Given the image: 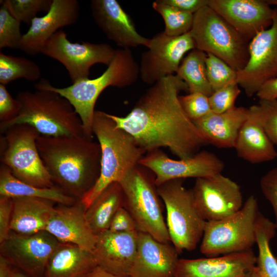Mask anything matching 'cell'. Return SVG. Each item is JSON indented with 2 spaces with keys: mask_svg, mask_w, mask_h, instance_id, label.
Listing matches in <instances>:
<instances>
[{
  "mask_svg": "<svg viewBox=\"0 0 277 277\" xmlns=\"http://www.w3.org/2000/svg\"><path fill=\"white\" fill-rule=\"evenodd\" d=\"M0 196L39 198L64 205H72L77 201L56 186L39 188L26 183L14 176L10 169L3 164L0 167Z\"/></svg>",
  "mask_w": 277,
  "mask_h": 277,
  "instance_id": "83f0119b",
  "label": "cell"
},
{
  "mask_svg": "<svg viewBox=\"0 0 277 277\" xmlns=\"http://www.w3.org/2000/svg\"><path fill=\"white\" fill-rule=\"evenodd\" d=\"M12 210V199L0 196V243L7 238L11 231Z\"/></svg>",
  "mask_w": 277,
  "mask_h": 277,
  "instance_id": "7bdbcfd3",
  "label": "cell"
},
{
  "mask_svg": "<svg viewBox=\"0 0 277 277\" xmlns=\"http://www.w3.org/2000/svg\"><path fill=\"white\" fill-rule=\"evenodd\" d=\"M86 277H121L114 275L97 266Z\"/></svg>",
  "mask_w": 277,
  "mask_h": 277,
  "instance_id": "7dc6e473",
  "label": "cell"
},
{
  "mask_svg": "<svg viewBox=\"0 0 277 277\" xmlns=\"http://www.w3.org/2000/svg\"><path fill=\"white\" fill-rule=\"evenodd\" d=\"M108 230L114 232L138 231L134 219L124 207L119 209L115 214Z\"/></svg>",
  "mask_w": 277,
  "mask_h": 277,
  "instance_id": "b9f144b4",
  "label": "cell"
},
{
  "mask_svg": "<svg viewBox=\"0 0 277 277\" xmlns=\"http://www.w3.org/2000/svg\"><path fill=\"white\" fill-rule=\"evenodd\" d=\"M139 164L153 173L157 187L170 180L196 179L222 173L224 168L223 162L218 156L206 150L187 159L173 160L157 149L146 152Z\"/></svg>",
  "mask_w": 277,
  "mask_h": 277,
  "instance_id": "9a60e30c",
  "label": "cell"
},
{
  "mask_svg": "<svg viewBox=\"0 0 277 277\" xmlns=\"http://www.w3.org/2000/svg\"><path fill=\"white\" fill-rule=\"evenodd\" d=\"M157 189L166 209L170 242L179 254L194 250L203 237L206 221L196 208L192 190L184 187L182 179L167 181Z\"/></svg>",
  "mask_w": 277,
  "mask_h": 277,
  "instance_id": "ba28073f",
  "label": "cell"
},
{
  "mask_svg": "<svg viewBox=\"0 0 277 277\" xmlns=\"http://www.w3.org/2000/svg\"><path fill=\"white\" fill-rule=\"evenodd\" d=\"M36 144L54 185L81 200L100 175L101 150L98 142L84 135H40Z\"/></svg>",
  "mask_w": 277,
  "mask_h": 277,
  "instance_id": "7a4b0ae2",
  "label": "cell"
},
{
  "mask_svg": "<svg viewBox=\"0 0 277 277\" xmlns=\"http://www.w3.org/2000/svg\"><path fill=\"white\" fill-rule=\"evenodd\" d=\"M182 91H188L185 83L176 74L168 75L148 88L126 116L108 115L146 152L166 147L178 158L187 159L209 143L184 111Z\"/></svg>",
  "mask_w": 277,
  "mask_h": 277,
  "instance_id": "6da1fadb",
  "label": "cell"
},
{
  "mask_svg": "<svg viewBox=\"0 0 277 277\" xmlns=\"http://www.w3.org/2000/svg\"><path fill=\"white\" fill-rule=\"evenodd\" d=\"M276 230L274 223L259 212L255 227L258 248L256 266L262 277H277V258L274 256L270 246Z\"/></svg>",
  "mask_w": 277,
  "mask_h": 277,
  "instance_id": "4dcf8cb0",
  "label": "cell"
},
{
  "mask_svg": "<svg viewBox=\"0 0 277 277\" xmlns=\"http://www.w3.org/2000/svg\"><path fill=\"white\" fill-rule=\"evenodd\" d=\"M116 50L106 43H72L60 30L47 42L41 53L60 62L66 69L72 84L89 78L91 67L96 64L107 66Z\"/></svg>",
  "mask_w": 277,
  "mask_h": 277,
  "instance_id": "8fae6325",
  "label": "cell"
},
{
  "mask_svg": "<svg viewBox=\"0 0 277 277\" xmlns=\"http://www.w3.org/2000/svg\"><path fill=\"white\" fill-rule=\"evenodd\" d=\"M246 66L237 72V83L251 97L265 83L277 78V8L271 26L249 42Z\"/></svg>",
  "mask_w": 277,
  "mask_h": 277,
  "instance_id": "7c38bea8",
  "label": "cell"
},
{
  "mask_svg": "<svg viewBox=\"0 0 277 277\" xmlns=\"http://www.w3.org/2000/svg\"><path fill=\"white\" fill-rule=\"evenodd\" d=\"M80 9L77 0H52L46 14L32 21L28 30L23 35L18 49L31 55L41 53L47 42L61 28L76 23Z\"/></svg>",
  "mask_w": 277,
  "mask_h": 277,
  "instance_id": "d6986e66",
  "label": "cell"
},
{
  "mask_svg": "<svg viewBox=\"0 0 277 277\" xmlns=\"http://www.w3.org/2000/svg\"><path fill=\"white\" fill-rule=\"evenodd\" d=\"M138 232L107 230L98 234L92 251L97 266L114 275L130 277L136 255Z\"/></svg>",
  "mask_w": 277,
  "mask_h": 277,
  "instance_id": "ffe728a7",
  "label": "cell"
},
{
  "mask_svg": "<svg viewBox=\"0 0 277 277\" xmlns=\"http://www.w3.org/2000/svg\"><path fill=\"white\" fill-rule=\"evenodd\" d=\"M241 90L237 83L232 84L217 90L208 97L212 112L221 113L234 107L236 99Z\"/></svg>",
  "mask_w": 277,
  "mask_h": 277,
  "instance_id": "f35d334b",
  "label": "cell"
},
{
  "mask_svg": "<svg viewBox=\"0 0 277 277\" xmlns=\"http://www.w3.org/2000/svg\"><path fill=\"white\" fill-rule=\"evenodd\" d=\"M15 98L21 103L20 112L11 121L0 123L1 133L12 125L26 124L45 136L84 135L81 120L73 106L57 92L50 90L20 91Z\"/></svg>",
  "mask_w": 277,
  "mask_h": 277,
  "instance_id": "5b68a950",
  "label": "cell"
},
{
  "mask_svg": "<svg viewBox=\"0 0 277 277\" xmlns=\"http://www.w3.org/2000/svg\"><path fill=\"white\" fill-rule=\"evenodd\" d=\"M256 95L260 100H277V78L265 83Z\"/></svg>",
  "mask_w": 277,
  "mask_h": 277,
  "instance_id": "f6af8a7d",
  "label": "cell"
},
{
  "mask_svg": "<svg viewBox=\"0 0 277 277\" xmlns=\"http://www.w3.org/2000/svg\"><path fill=\"white\" fill-rule=\"evenodd\" d=\"M259 212L257 200L252 195L233 214L206 222L201 252L207 257H214L251 250L256 244L255 227Z\"/></svg>",
  "mask_w": 277,
  "mask_h": 277,
  "instance_id": "9c48e42d",
  "label": "cell"
},
{
  "mask_svg": "<svg viewBox=\"0 0 277 277\" xmlns=\"http://www.w3.org/2000/svg\"><path fill=\"white\" fill-rule=\"evenodd\" d=\"M41 134L26 124L12 125L1 133V164L8 167L19 180L39 188L54 185L45 168L37 147Z\"/></svg>",
  "mask_w": 277,
  "mask_h": 277,
  "instance_id": "30bf717a",
  "label": "cell"
},
{
  "mask_svg": "<svg viewBox=\"0 0 277 277\" xmlns=\"http://www.w3.org/2000/svg\"><path fill=\"white\" fill-rule=\"evenodd\" d=\"M97 266L92 252L61 243L51 256L44 277H86Z\"/></svg>",
  "mask_w": 277,
  "mask_h": 277,
  "instance_id": "484cf974",
  "label": "cell"
},
{
  "mask_svg": "<svg viewBox=\"0 0 277 277\" xmlns=\"http://www.w3.org/2000/svg\"><path fill=\"white\" fill-rule=\"evenodd\" d=\"M61 243L46 230L31 234L11 231L1 243V255L29 276L44 277L48 262Z\"/></svg>",
  "mask_w": 277,
  "mask_h": 277,
  "instance_id": "5bb4252c",
  "label": "cell"
},
{
  "mask_svg": "<svg viewBox=\"0 0 277 277\" xmlns=\"http://www.w3.org/2000/svg\"><path fill=\"white\" fill-rule=\"evenodd\" d=\"M41 71L33 61L22 56H15L0 52V84L7 85L18 78L31 82L40 78Z\"/></svg>",
  "mask_w": 277,
  "mask_h": 277,
  "instance_id": "1f68e13d",
  "label": "cell"
},
{
  "mask_svg": "<svg viewBox=\"0 0 277 277\" xmlns=\"http://www.w3.org/2000/svg\"><path fill=\"white\" fill-rule=\"evenodd\" d=\"M10 264L0 255V277H11Z\"/></svg>",
  "mask_w": 277,
  "mask_h": 277,
  "instance_id": "bcb514c9",
  "label": "cell"
},
{
  "mask_svg": "<svg viewBox=\"0 0 277 277\" xmlns=\"http://www.w3.org/2000/svg\"><path fill=\"white\" fill-rule=\"evenodd\" d=\"M267 2L270 5H274L277 8V0H267Z\"/></svg>",
  "mask_w": 277,
  "mask_h": 277,
  "instance_id": "681fc988",
  "label": "cell"
},
{
  "mask_svg": "<svg viewBox=\"0 0 277 277\" xmlns=\"http://www.w3.org/2000/svg\"><path fill=\"white\" fill-rule=\"evenodd\" d=\"M260 187L264 196L272 207L277 230V167L272 169L262 177Z\"/></svg>",
  "mask_w": 277,
  "mask_h": 277,
  "instance_id": "60d3db41",
  "label": "cell"
},
{
  "mask_svg": "<svg viewBox=\"0 0 277 277\" xmlns=\"http://www.w3.org/2000/svg\"><path fill=\"white\" fill-rule=\"evenodd\" d=\"M206 67L207 78L213 92L237 83V71L217 56L207 54Z\"/></svg>",
  "mask_w": 277,
  "mask_h": 277,
  "instance_id": "836d02e7",
  "label": "cell"
},
{
  "mask_svg": "<svg viewBox=\"0 0 277 277\" xmlns=\"http://www.w3.org/2000/svg\"><path fill=\"white\" fill-rule=\"evenodd\" d=\"M207 54L196 48L182 60L176 75L187 85L189 93L199 92L210 96L213 92L206 67Z\"/></svg>",
  "mask_w": 277,
  "mask_h": 277,
  "instance_id": "f546056e",
  "label": "cell"
},
{
  "mask_svg": "<svg viewBox=\"0 0 277 277\" xmlns=\"http://www.w3.org/2000/svg\"><path fill=\"white\" fill-rule=\"evenodd\" d=\"M234 148L239 157L251 164L270 161L277 157L274 144L261 124L249 113Z\"/></svg>",
  "mask_w": 277,
  "mask_h": 277,
  "instance_id": "4316f807",
  "label": "cell"
},
{
  "mask_svg": "<svg viewBox=\"0 0 277 277\" xmlns=\"http://www.w3.org/2000/svg\"><path fill=\"white\" fill-rule=\"evenodd\" d=\"M11 277H31L21 271L12 270Z\"/></svg>",
  "mask_w": 277,
  "mask_h": 277,
  "instance_id": "c3c4849f",
  "label": "cell"
},
{
  "mask_svg": "<svg viewBox=\"0 0 277 277\" xmlns=\"http://www.w3.org/2000/svg\"><path fill=\"white\" fill-rule=\"evenodd\" d=\"M122 207H124L122 187L119 183H113L102 191L86 211L88 223L96 236L108 230L113 217Z\"/></svg>",
  "mask_w": 277,
  "mask_h": 277,
  "instance_id": "f1b7e54d",
  "label": "cell"
},
{
  "mask_svg": "<svg viewBox=\"0 0 277 277\" xmlns=\"http://www.w3.org/2000/svg\"><path fill=\"white\" fill-rule=\"evenodd\" d=\"M12 199L11 231L21 234H31L46 230L55 209L54 202L30 197Z\"/></svg>",
  "mask_w": 277,
  "mask_h": 277,
  "instance_id": "d4e9b609",
  "label": "cell"
},
{
  "mask_svg": "<svg viewBox=\"0 0 277 277\" xmlns=\"http://www.w3.org/2000/svg\"><path fill=\"white\" fill-rule=\"evenodd\" d=\"M86 211L81 200L70 205L59 204L55 207L46 231L61 243L74 244L92 252L97 236L90 227Z\"/></svg>",
  "mask_w": 277,
  "mask_h": 277,
  "instance_id": "7402d4cb",
  "label": "cell"
},
{
  "mask_svg": "<svg viewBox=\"0 0 277 277\" xmlns=\"http://www.w3.org/2000/svg\"><path fill=\"white\" fill-rule=\"evenodd\" d=\"M21 109V103L11 96L5 85L0 84V123L9 122L16 117Z\"/></svg>",
  "mask_w": 277,
  "mask_h": 277,
  "instance_id": "ab89813d",
  "label": "cell"
},
{
  "mask_svg": "<svg viewBox=\"0 0 277 277\" xmlns=\"http://www.w3.org/2000/svg\"><path fill=\"white\" fill-rule=\"evenodd\" d=\"M191 190L196 208L206 222L230 216L244 204L239 185L222 173L196 179Z\"/></svg>",
  "mask_w": 277,
  "mask_h": 277,
  "instance_id": "2e32d148",
  "label": "cell"
},
{
  "mask_svg": "<svg viewBox=\"0 0 277 277\" xmlns=\"http://www.w3.org/2000/svg\"><path fill=\"white\" fill-rule=\"evenodd\" d=\"M195 48L221 58L237 72L249 59V43L208 5L194 14L189 31Z\"/></svg>",
  "mask_w": 277,
  "mask_h": 277,
  "instance_id": "52a82bcc",
  "label": "cell"
},
{
  "mask_svg": "<svg viewBox=\"0 0 277 277\" xmlns=\"http://www.w3.org/2000/svg\"><path fill=\"white\" fill-rule=\"evenodd\" d=\"M90 8L98 28L121 48L148 46L150 38L138 33L130 16L116 0H92Z\"/></svg>",
  "mask_w": 277,
  "mask_h": 277,
  "instance_id": "44dd1931",
  "label": "cell"
},
{
  "mask_svg": "<svg viewBox=\"0 0 277 277\" xmlns=\"http://www.w3.org/2000/svg\"><path fill=\"white\" fill-rule=\"evenodd\" d=\"M179 101L185 114L192 121H196L212 111L208 96L201 93H189L179 96Z\"/></svg>",
  "mask_w": 277,
  "mask_h": 277,
  "instance_id": "74e56055",
  "label": "cell"
},
{
  "mask_svg": "<svg viewBox=\"0 0 277 277\" xmlns=\"http://www.w3.org/2000/svg\"><path fill=\"white\" fill-rule=\"evenodd\" d=\"M178 254L169 243L160 242L150 234L139 231L130 277H174L180 259Z\"/></svg>",
  "mask_w": 277,
  "mask_h": 277,
  "instance_id": "603a6c76",
  "label": "cell"
},
{
  "mask_svg": "<svg viewBox=\"0 0 277 277\" xmlns=\"http://www.w3.org/2000/svg\"><path fill=\"white\" fill-rule=\"evenodd\" d=\"M179 10L194 14L203 7L208 5V0H163Z\"/></svg>",
  "mask_w": 277,
  "mask_h": 277,
  "instance_id": "ee69618b",
  "label": "cell"
},
{
  "mask_svg": "<svg viewBox=\"0 0 277 277\" xmlns=\"http://www.w3.org/2000/svg\"><path fill=\"white\" fill-rule=\"evenodd\" d=\"M250 115L263 126L274 144L277 145V100H260L248 108Z\"/></svg>",
  "mask_w": 277,
  "mask_h": 277,
  "instance_id": "d590c367",
  "label": "cell"
},
{
  "mask_svg": "<svg viewBox=\"0 0 277 277\" xmlns=\"http://www.w3.org/2000/svg\"><path fill=\"white\" fill-rule=\"evenodd\" d=\"M256 256L253 251L214 257L179 259L174 277H252Z\"/></svg>",
  "mask_w": 277,
  "mask_h": 277,
  "instance_id": "ac0fdd59",
  "label": "cell"
},
{
  "mask_svg": "<svg viewBox=\"0 0 277 277\" xmlns=\"http://www.w3.org/2000/svg\"><path fill=\"white\" fill-rule=\"evenodd\" d=\"M152 6L163 18L165 25L164 31L167 35L176 36L190 31L194 14L182 11L163 0L153 2Z\"/></svg>",
  "mask_w": 277,
  "mask_h": 277,
  "instance_id": "d6a6232c",
  "label": "cell"
},
{
  "mask_svg": "<svg viewBox=\"0 0 277 277\" xmlns=\"http://www.w3.org/2000/svg\"><path fill=\"white\" fill-rule=\"evenodd\" d=\"M208 5L249 42L271 26L275 13L264 0H208Z\"/></svg>",
  "mask_w": 277,
  "mask_h": 277,
  "instance_id": "e0dca14e",
  "label": "cell"
},
{
  "mask_svg": "<svg viewBox=\"0 0 277 277\" xmlns=\"http://www.w3.org/2000/svg\"><path fill=\"white\" fill-rule=\"evenodd\" d=\"M147 48L141 55L140 76L151 86L176 73L185 54L195 49V45L189 32L171 36L162 31L150 38Z\"/></svg>",
  "mask_w": 277,
  "mask_h": 277,
  "instance_id": "4fadbf2b",
  "label": "cell"
},
{
  "mask_svg": "<svg viewBox=\"0 0 277 277\" xmlns=\"http://www.w3.org/2000/svg\"><path fill=\"white\" fill-rule=\"evenodd\" d=\"M124 194V207L134 219L138 231L156 240L169 243L153 173L140 164L119 182Z\"/></svg>",
  "mask_w": 277,
  "mask_h": 277,
  "instance_id": "8992f818",
  "label": "cell"
},
{
  "mask_svg": "<svg viewBox=\"0 0 277 277\" xmlns=\"http://www.w3.org/2000/svg\"><path fill=\"white\" fill-rule=\"evenodd\" d=\"M92 132L101 147V172L94 185L81 200L86 209L107 186L119 183L138 165L146 153L130 134L116 127L106 112L95 111Z\"/></svg>",
  "mask_w": 277,
  "mask_h": 277,
  "instance_id": "277c9868",
  "label": "cell"
},
{
  "mask_svg": "<svg viewBox=\"0 0 277 277\" xmlns=\"http://www.w3.org/2000/svg\"><path fill=\"white\" fill-rule=\"evenodd\" d=\"M21 22L15 18L4 5L0 7V49H18L23 35Z\"/></svg>",
  "mask_w": 277,
  "mask_h": 277,
  "instance_id": "8d00e7d4",
  "label": "cell"
},
{
  "mask_svg": "<svg viewBox=\"0 0 277 277\" xmlns=\"http://www.w3.org/2000/svg\"><path fill=\"white\" fill-rule=\"evenodd\" d=\"M10 13L21 23L30 26L38 13L49 10L52 0H1Z\"/></svg>",
  "mask_w": 277,
  "mask_h": 277,
  "instance_id": "e575fe53",
  "label": "cell"
},
{
  "mask_svg": "<svg viewBox=\"0 0 277 277\" xmlns=\"http://www.w3.org/2000/svg\"><path fill=\"white\" fill-rule=\"evenodd\" d=\"M249 110L234 106L230 110L216 113L211 111L204 117L193 121L209 144L221 148H234Z\"/></svg>",
  "mask_w": 277,
  "mask_h": 277,
  "instance_id": "cb8c5ba5",
  "label": "cell"
},
{
  "mask_svg": "<svg viewBox=\"0 0 277 277\" xmlns=\"http://www.w3.org/2000/svg\"><path fill=\"white\" fill-rule=\"evenodd\" d=\"M252 277H262L261 274L260 273L256 268V266Z\"/></svg>",
  "mask_w": 277,
  "mask_h": 277,
  "instance_id": "f907efd6",
  "label": "cell"
},
{
  "mask_svg": "<svg viewBox=\"0 0 277 277\" xmlns=\"http://www.w3.org/2000/svg\"><path fill=\"white\" fill-rule=\"evenodd\" d=\"M140 76V66L130 49L116 50L107 69L98 77L81 80L64 88L51 85L41 78L34 85L36 90H50L66 98L80 117L85 136L93 139L94 107L101 93L109 86L123 88L134 84Z\"/></svg>",
  "mask_w": 277,
  "mask_h": 277,
  "instance_id": "3957f363",
  "label": "cell"
}]
</instances>
